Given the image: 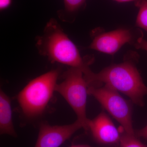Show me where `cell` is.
Masks as SVG:
<instances>
[{
    "label": "cell",
    "mask_w": 147,
    "mask_h": 147,
    "mask_svg": "<svg viewBox=\"0 0 147 147\" xmlns=\"http://www.w3.org/2000/svg\"><path fill=\"white\" fill-rule=\"evenodd\" d=\"M135 134L137 137L147 139V125L144 128L135 131Z\"/></svg>",
    "instance_id": "cell-14"
},
{
    "label": "cell",
    "mask_w": 147,
    "mask_h": 147,
    "mask_svg": "<svg viewBox=\"0 0 147 147\" xmlns=\"http://www.w3.org/2000/svg\"><path fill=\"white\" fill-rule=\"evenodd\" d=\"M59 75L58 69L48 71L32 80L17 96L22 112L34 118L42 115L55 91Z\"/></svg>",
    "instance_id": "cell-3"
},
{
    "label": "cell",
    "mask_w": 147,
    "mask_h": 147,
    "mask_svg": "<svg viewBox=\"0 0 147 147\" xmlns=\"http://www.w3.org/2000/svg\"><path fill=\"white\" fill-rule=\"evenodd\" d=\"M36 46L40 55L52 62L81 69L84 74L91 70L89 66L93 58L81 57L76 45L55 18L47 22L43 33L36 39Z\"/></svg>",
    "instance_id": "cell-2"
},
{
    "label": "cell",
    "mask_w": 147,
    "mask_h": 147,
    "mask_svg": "<svg viewBox=\"0 0 147 147\" xmlns=\"http://www.w3.org/2000/svg\"><path fill=\"white\" fill-rule=\"evenodd\" d=\"M10 98L2 90L0 92V132L16 137L17 134L12 121Z\"/></svg>",
    "instance_id": "cell-9"
},
{
    "label": "cell",
    "mask_w": 147,
    "mask_h": 147,
    "mask_svg": "<svg viewBox=\"0 0 147 147\" xmlns=\"http://www.w3.org/2000/svg\"><path fill=\"white\" fill-rule=\"evenodd\" d=\"M139 9L136 19V25L147 32V0H139L135 2Z\"/></svg>",
    "instance_id": "cell-11"
},
{
    "label": "cell",
    "mask_w": 147,
    "mask_h": 147,
    "mask_svg": "<svg viewBox=\"0 0 147 147\" xmlns=\"http://www.w3.org/2000/svg\"><path fill=\"white\" fill-rule=\"evenodd\" d=\"M121 139L119 147H147L139 140L135 133H128L121 126Z\"/></svg>",
    "instance_id": "cell-10"
},
{
    "label": "cell",
    "mask_w": 147,
    "mask_h": 147,
    "mask_svg": "<svg viewBox=\"0 0 147 147\" xmlns=\"http://www.w3.org/2000/svg\"><path fill=\"white\" fill-rule=\"evenodd\" d=\"M70 147H93L89 145L86 144H77L72 145Z\"/></svg>",
    "instance_id": "cell-17"
},
{
    "label": "cell",
    "mask_w": 147,
    "mask_h": 147,
    "mask_svg": "<svg viewBox=\"0 0 147 147\" xmlns=\"http://www.w3.org/2000/svg\"><path fill=\"white\" fill-rule=\"evenodd\" d=\"M82 123L78 120L71 124L52 126L42 123L34 147H59L80 129Z\"/></svg>",
    "instance_id": "cell-8"
},
{
    "label": "cell",
    "mask_w": 147,
    "mask_h": 147,
    "mask_svg": "<svg viewBox=\"0 0 147 147\" xmlns=\"http://www.w3.org/2000/svg\"><path fill=\"white\" fill-rule=\"evenodd\" d=\"M64 4V13H73L83 7L86 0H63ZM61 13L60 14H61Z\"/></svg>",
    "instance_id": "cell-12"
},
{
    "label": "cell",
    "mask_w": 147,
    "mask_h": 147,
    "mask_svg": "<svg viewBox=\"0 0 147 147\" xmlns=\"http://www.w3.org/2000/svg\"><path fill=\"white\" fill-rule=\"evenodd\" d=\"M88 95L93 96L128 133H135L132 124V102L126 100L119 92L109 86H89Z\"/></svg>",
    "instance_id": "cell-5"
},
{
    "label": "cell",
    "mask_w": 147,
    "mask_h": 147,
    "mask_svg": "<svg viewBox=\"0 0 147 147\" xmlns=\"http://www.w3.org/2000/svg\"><path fill=\"white\" fill-rule=\"evenodd\" d=\"M134 45L137 49L144 50L147 52V40L144 39L143 34L137 38Z\"/></svg>",
    "instance_id": "cell-13"
},
{
    "label": "cell",
    "mask_w": 147,
    "mask_h": 147,
    "mask_svg": "<svg viewBox=\"0 0 147 147\" xmlns=\"http://www.w3.org/2000/svg\"><path fill=\"white\" fill-rule=\"evenodd\" d=\"M88 131L95 142L101 146L119 147L120 129L116 127L105 112L102 111L94 119H90Z\"/></svg>",
    "instance_id": "cell-6"
},
{
    "label": "cell",
    "mask_w": 147,
    "mask_h": 147,
    "mask_svg": "<svg viewBox=\"0 0 147 147\" xmlns=\"http://www.w3.org/2000/svg\"><path fill=\"white\" fill-rule=\"evenodd\" d=\"M138 59L137 53H130L123 62L107 67L98 73L91 71L84 77L89 87L104 84L128 96L134 104L143 107L147 87L135 65Z\"/></svg>",
    "instance_id": "cell-1"
},
{
    "label": "cell",
    "mask_w": 147,
    "mask_h": 147,
    "mask_svg": "<svg viewBox=\"0 0 147 147\" xmlns=\"http://www.w3.org/2000/svg\"><path fill=\"white\" fill-rule=\"evenodd\" d=\"M114 1L119 3H126L131 1H135V2L139 0H114Z\"/></svg>",
    "instance_id": "cell-16"
},
{
    "label": "cell",
    "mask_w": 147,
    "mask_h": 147,
    "mask_svg": "<svg viewBox=\"0 0 147 147\" xmlns=\"http://www.w3.org/2000/svg\"><path fill=\"white\" fill-rule=\"evenodd\" d=\"M92 40L90 48L108 55H113L126 43L134 42L133 32L126 29H119L100 34L92 33Z\"/></svg>",
    "instance_id": "cell-7"
},
{
    "label": "cell",
    "mask_w": 147,
    "mask_h": 147,
    "mask_svg": "<svg viewBox=\"0 0 147 147\" xmlns=\"http://www.w3.org/2000/svg\"><path fill=\"white\" fill-rule=\"evenodd\" d=\"M63 80L57 84L55 91L64 98L75 112L77 120L83 125L85 131H88L90 119L87 118V96L89 86L84 77V72L80 68L71 67L65 71Z\"/></svg>",
    "instance_id": "cell-4"
},
{
    "label": "cell",
    "mask_w": 147,
    "mask_h": 147,
    "mask_svg": "<svg viewBox=\"0 0 147 147\" xmlns=\"http://www.w3.org/2000/svg\"><path fill=\"white\" fill-rule=\"evenodd\" d=\"M12 0H0V10H5L11 5Z\"/></svg>",
    "instance_id": "cell-15"
}]
</instances>
